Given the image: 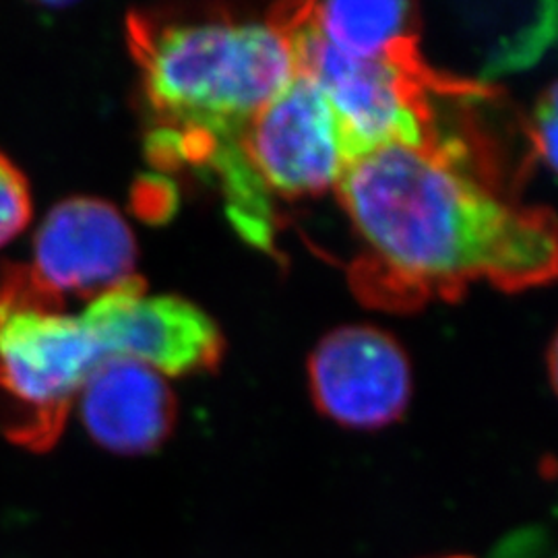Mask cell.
<instances>
[{"label":"cell","instance_id":"obj_1","mask_svg":"<svg viewBox=\"0 0 558 558\" xmlns=\"http://www.w3.org/2000/svg\"><path fill=\"white\" fill-rule=\"evenodd\" d=\"M336 189L375 267L405 288L523 290L557 274L553 218L502 199L439 140L377 149L350 163Z\"/></svg>","mask_w":558,"mask_h":558},{"label":"cell","instance_id":"obj_2","mask_svg":"<svg viewBox=\"0 0 558 558\" xmlns=\"http://www.w3.org/2000/svg\"><path fill=\"white\" fill-rule=\"evenodd\" d=\"M129 29L149 104L214 149H239L248 122L296 75L292 41L276 17H131Z\"/></svg>","mask_w":558,"mask_h":558},{"label":"cell","instance_id":"obj_3","mask_svg":"<svg viewBox=\"0 0 558 558\" xmlns=\"http://www.w3.org/2000/svg\"><path fill=\"white\" fill-rule=\"evenodd\" d=\"M100 362L87 323L69 313L64 299L29 265L0 274V391L13 403L11 440L34 451L50 449Z\"/></svg>","mask_w":558,"mask_h":558},{"label":"cell","instance_id":"obj_4","mask_svg":"<svg viewBox=\"0 0 558 558\" xmlns=\"http://www.w3.org/2000/svg\"><path fill=\"white\" fill-rule=\"evenodd\" d=\"M276 20L290 36L296 71L315 81L329 101L350 163L389 145L418 147L437 140L430 133L426 92L442 85L389 62L339 52L320 38L304 4L281 9Z\"/></svg>","mask_w":558,"mask_h":558},{"label":"cell","instance_id":"obj_5","mask_svg":"<svg viewBox=\"0 0 558 558\" xmlns=\"http://www.w3.org/2000/svg\"><path fill=\"white\" fill-rule=\"evenodd\" d=\"M240 149L260 186L283 197L336 189L350 166L329 101L299 71L248 122Z\"/></svg>","mask_w":558,"mask_h":558},{"label":"cell","instance_id":"obj_6","mask_svg":"<svg viewBox=\"0 0 558 558\" xmlns=\"http://www.w3.org/2000/svg\"><path fill=\"white\" fill-rule=\"evenodd\" d=\"M104 360L137 362L168 377L218 364L223 339L214 319L189 300L147 294L140 278L89 300L81 313Z\"/></svg>","mask_w":558,"mask_h":558},{"label":"cell","instance_id":"obj_7","mask_svg":"<svg viewBox=\"0 0 558 558\" xmlns=\"http://www.w3.org/2000/svg\"><path fill=\"white\" fill-rule=\"evenodd\" d=\"M308 375L320 412L354 430L393 424L412 398V366L403 348L368 325L339 327L320 339Z\"/></svg>","mask_w":558,"mask_h":558},{"label":"cell","instance_id":"obj_8","mask_svg":"<svg viewBox=\"0 0 558 558\" xmlns=\"http://www.w3.org/2000/svg\"><path fill=\"white\" fill-rule=\"evenodd\" d=\"M137 240L114 205L94 197L60 201L34 236L29 269L62 299H98L135 278Z\"/></svg>","mask_w":558,"mask_h":558},{"label":"cell","instance_id":"obj_9","mask_svg":"<svg viewBox=\"0 0 558 558\" xmlns=\"http://www.w3.org/2000/svg\"><path fill=\"white\" fill-rule=\"evenodd\" d=\"M77 399L89 437L120 456L156 451L177 422V401L168 379L131 360L100 362Z\"/></svg>","mask_w":558,"mask_h":558},{"label":"cell","instance_id":"obj_10","mask_svg":"<svg viewBox=\"0 0 558 558\" xmlns=\"http://www.w3.org/2000/svg\"><path fill=\"white\" fill-rule=\"evenodd\" d=\"M304 11L320 38L339 52L354 59L389 62L420 80L439 83L420 60L414 4L403 0H338L304 4Z\"/></svg>","mask_w":558,"mask_h":558},{"label":"cell","instance_id":"obj_11","mask_svg":"<svg viewBox=\"0 0 558 558\" xmlns=\"http://www.w3.org/2000/svg\"><path fill=\"white\" fill-rule=\"evenodd\" d=\"M34 216L32 189L20 168L0 154V246L17 239Z\"/></svg>","mask_w":558,"mask_h":558},{"label":"cell","instance_id":"obj_12","mask_svg":"<svg viewBox=\"0 0 558 558\" xmlns=\"http://www.w3.org/2000/svg\"><path fill=\"white\" fill-rule=\"evenodd\" d=\"M534 143L550 170L557 166V87L550 85L534 114Z\"/></svg>","mask_w":558,"mask_h":558},{"label":"cell","instance_id":"obj_13","mask_svg":"<svg viewBox=\"0 0 558 558\" xmlns=\"http://www.w3.org/2000/svg\"><path fill=\"white\" fill-rule=\"evenodd\" d=\"M453 558H459V557H453Z\"/></svg>","mask_w":558,"mask_h":558}]
</instances>
